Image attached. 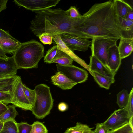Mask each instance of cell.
<instances>
[{
	"instance_id": "22",
	"label": "cell",
	"mask_w": 133,
	"mask_h": 133,
	"mask_svg": "<svg viewBox=\"0 0 133 133\" xmlns=\"http://www.w3.org/2000/svg\"><path fill=\"white\" fill-rule=\"evenodd\" d=\"M94 128L77 122L75 126L68 128L64 133H94Z\"/></svg>"
},
{
	"instance_id": "25",
	"label": "cell",
	"mask_w": 133,
	"mask_h": 133,
	"mask_svg": "<svg viewBox=\"0 0 133 133\" xmlns=\"http://www.w3.org/2000/svg\"><path fill=\"white\" fill-rule=\"evenodd\" d=\"M116 103L121 108L126 107L129 98L127 90L123 89L117 94Z\"/></svg>"
},
{
	"instance_id": "18",
	"label": "cell",
	"mask_w": 133,
	"mask_h": 133,
	"mask_svg": "<svg viewBox=\"0 0 133 133\" xmlns=\"http://www.w3.org/2000/svg\"><path fill=\"white\" fill-rule=\"evenodd\" d=\"M117 13L119 17L125 19L128 14L133 10V8L128 3L123 0H113Z\"/></svg>"
},
{
	"instance_id": "5",
	"label": "cell",
	"mask_w": 133,
	"mask_h": 133,
	"mask_svg": "<svg viewBox=\"0 0 133 133\" xmlns=\"http://www.w3.org/2000/svg\"><path fill=\"white\" fill-rule=\"evenodd\" d=\"M118 40L109 38L92 39L90 46L92 55L108 68L107 60L108 50L111 46L116 45Z\"/></svg>"
},
{
	"instance_id": "24",
	"label": "cell",
	"mask_w": 133,
	"mask_h": 133,
	"mask_svg": "<svg viewBox=\"0 0 133 133\" xmlns=\"http://www.w3.org/2000/svg\"><path fill=\"white\" fill-rule=\"evenodd\" d=\"M17 123L15 119L4 122L0 133H18Z\"/></svg>"
},
{
	"instance_id": "14",
	"label": "cell",
	"mask_w": 133,
	"mask_h": 133,
	"mask_svg": "<svg viewBox=\"0 0 133 133\" xmlns=\"http://www.w3.org/2000/svg\"><path fill=\"white\" fill-rule=\"evenodd\" d=\"M52 84L64 90L71 89L77 84L64 74L57 72L51 78Z\"/></svg>"
},
{
	"instance_id": "10",
	"label": "cell",
	"mask_w": 133,
	"mask_h": 133,
	"mask_svg": "<svg viewBox=\"0 0 133 133\" xmlns=\"http://www.w3.org/2000/svg\"><path fill=\"white\" fill-rule=\"evenodd\" d=\"M62 41L69 49L85 52L88 50L91 45V41L80 38L69 34L59 35Z\"/></svg>"
},
{
	"instance_id": "42",
	"label": "cell",
	"mask_w": 133,
	"mask_h": 133,
	"mask_svg": "<svg viewBox=\"0 0 133 133\" xmlns=\"http://www.w3.org/2000/svg\"></svg>"
},
{
	"instance_id": "21",
	"label": "cell",
	"mask_w": 133,
	"mask_h": 133,
	"mask_svg": "<svg viewBox=\"0 0 133 133\" xmlns=\"http://www.w3.org/2000/svg\"><path fill=\"white\" fill-rule=\"evenodd\" d=\"M73 61V59L70 56L58 49L52 63L66 65L72 64Z\"/></svg>"
},
{
	"instance_id": "20",
	"label": "cell",
	"mask_w": 133,
	"mask_h": 133,
	"mask_svg": "<svg viewBox=\"0 0 133 133\" xmlns=\"http://www.w3.org/2000/svg\"><path fill=\"white\" fill-rule=\"evenodd\" d=\"M19 76L0 77V91L11 93L12 85Z\"/></svg>"
},
{
	"instance_id": "36",
	"label": "cell",
	"mask_w": 133,
	"mask_h": 133,
	"mask_svg": "<svg viewBox=\"0 0 133 133\" xmlns=\"http://www.w3.org/2000/svg\"><path fill=\"white\" fill-rule=\"evenodd\" d=\"M68 106L64 102H61L58 104V109L61 111L63 112L68 109Z\"/></svg>"
},
{
	"instance_id": "13",
	"label": "cell",
	"mask_w": 133,
	"mask_h": 133,
	"mask_svg": "<svg viewBox=\"0 0 133 133\" xmlns=\"http://www.w3.org/2000/svg\"><path fill=\"white\" fill-rule=\"evenodd\" d=\"M18 69L13 56L6 58L0 57V77L16 75Z\"/></svg>"
},
{
	"instance_id": "16",
	"label": "cell",
	"mask_w": 133,
	"mask_h": 133,
	"mask_svg": "<svg viewBox=\"0 0 133 133\" xmlns=\"http://www.w3.org/2000/svg\"><path fill=\"white\" fill-rule=\"evenodd\" d=\"M118 47L121 60L129 56L133 50V39L121 38Z\"/></svg>"
},
{
	"instance_id": "27",
	"label": "cell",
	"mask_w": 133,
	"mask_h": 133,
	"mask_svg": "<svg viewBox=\"0 0 133 133\" xmlns=\"http://www.w3.org/2000/svg\"><path fill=\"white\" fill-rule=\"evenodd\" d=\"M32 125L30 133H47L48 130L42 123L37 121L34 122Z\"/></svg>"
},
{
	"instance_id": "32",
	"label": "cell",
	"mask_w": 133,
	"mask_h": 133,
	"mask_svg": "<svg viewBox=\"0 0 133 133\" xmlns=\"http://www.w3.org/2000/svg\"><path fill=\"white\" fill-rule=\"evenodd\" d=\"M38 37L40 41L44 44L50 45L52 43L53 36L47 33H42Z\"/></svg>"
},
{
	"instance_id": "23",
	"label": "cell",
	"mask_w": 133,
	"mask_h": 133,
	"mask_svg": "<svg viewBox=\"0 0 133 133\" xmlns=\"http://www.w3.org/2000/svg\"><path fill=\"white\" fill-rule=\"evenodd\" d=\"M18 114L16 107L14 105H9L8 109L0 116V122L3 123L10 120H14Z\"/></svg>"
},
{
	"instance_id": "3",
	"label": "cell",
	"mask_w": 133,
	"mask_h": 133,
	"mask_svg": "<svg viewBox=\"0 0 133 133\" xmlns=\"http://www.w3.org/2000/svg\"><path fill=\"white\" fill-rule=\"evenodd\" d=\"M44 47L37 41L21 43L12 56L18 69L36 68L44 56Z\"/></svg>"
},
{
	"instance_id": "40",
	"label": "cell",
	"mask_w": 133,
	"mask_h": 133,
	"mask_svg": "<svg viewBox=\"0 0 133 133\" xmlns=\"http://www.w3.org/2000/svg\"><path fill=\"white\" fill-rule=\"evenodd\" d=\"M125 19L127 20L133 21V10L131 11L128 14Z\"/></svg>"
},
{
	"instance_id": "2",
	"label": "cell",
	"mask_w": 133,
	"mask_h": 133,
	"mask_svg": "<svg viewBox=\"0 0 133 133\" xmlns=\"http://www.w3.org/2000/svg\"><path fill=\"white\" fill-rule=\"evenodd\" d=\"M80 18H71L60 8H50L37 13L30 28L37 37L43 33L52 36L64 34L75 35Z\"/></svg>"
},
{
	"instance_id": "31",
	"label": "cell",
	"mask_w": 133,
	"mask_h": 133,
	"mask_svg": "<svg viewBox=\"0 0 133 133\" xmlns=\"http://www.w3.org/2000/svg\"><path fill=\"white\" fill-rule=\"evenodd\" d=\"M109 133H133V127L129 123L117 129L110 130Z\"/></svg>"
},
{
	"instance_id": "38",
	"label": "cell",
	"mask_w": 133,
	"mask_h": 133,
	"mask_svg": "<svg viewBox=\"0 0 133 133\" xmlns=\"http://www.w3.org/2000/svg\"><path fill=\"white\" fill-rule=\"evenodd\" d=\"M8 0H0V12L6 9Z\"/></svg>"
},
{
	"instance_id": "11",
	"label": "cell",
	"mask_w": 133,
	"mask_h": 133,
	"mask_svg": "<svg viewBox=\"0 0 133 133\" xmlns=\"http://www.w3.org/2000/svg\"><path fill=\"white\" fill-rule=\"evenodd\" d=\"M21 43L11 36L0 38V57H8L6 54L13 53L20 45Z\"/></svg>"
},
{
	"instance_id": "39",
	"label": "cell",
	"mask_w": 133,
	"mask_h": 133,
	"mask_svg": "<svg viewBox=\"0 0 133 133\" xmlns=\"http://www.w3.org/2000/svg\"><path fill=\"white\" fill-rule=\"evenodd\" d=\"M11 36L8 32L0 28V38L3 37H10Z\"/></svg>"
},
{
	"instance_id": "19",
	"label": "cell",
	"mask_w": 133,
	"mask_h": 133,
	"mask_svg": "<svg viewBox=\"0 0 133 133\" xmlns=\"http://www.w3.org/2000/svg\"><path fill=\"white\" fill-rule=\"evenodd\" d=\"M95 81L101 87L109 89L115 82L114 77L106 76L95 71L91 72Z\"/></svg>"
},
{
	"instance_id": "35",
	"label": "cell",
	"mask_w": 133,
	"mask_h": 133,
	"mask_svg": "<svg viewBox=\"0 0 133 133\" xmlns=\"http://www.w3.org/2000/svg\"><path fill=\"white\" fill-rule=\"evenodd\" d=\"M95 133H109L110 131L103 123H97L94 130Z\"/></svg>"
},
{
	"instance_id": "30",
	"label": "cell",
	"mask_w": 133,
	"mask_h": 133,
	"mask_svg": "<svg viewBox=\"0 0 133 133\" xmlns=\"http://www.w3.org/2000/svg\"><path fill=\"white\" fill-rule=\"evenodd\" d=\"M128 116L130 119L133 117V88L129 94V100L126 107Z\"/></svg>"
},
{
	"instance_id": "29",
	"label": "cell",
	"mask_w": 133,
	"mask_h": 133,
	"mask_svg": "<svg viewBox=\"0 0 133 133\" xmlns=\"http://www.w3.org/2000/svg\"><path fill=\"white\" fill-rule=\"evenodd\" d=\"M18 133H30L32 125L25 122L17 123Z\"/></svg>"
},
{
	"instance_id": "37",
	"label": "cell",
	"mask_w": 133,
	"mask_h": 133,
	"mask_svg": "<svg viewBox=\"0 0 133 133\" xmlns=\"http://www.w3.org/2000/svg\"><path fill=\"white\" fill-rule=\"evenodd\" d=\"M8 106L2 102H0V116L8 109Z\"/></svg>"
},
{
	"instance_id": "34",
	"label": "cell",
	"mask_w": 133,
	"mask_h": 133,
	"mask_svg": "<svg viewBox=\"0 0 133 133\" xmlns=\"http://www.w3.org/2000/svg\"><path fill=\"white\" fill-rule=\"evenodd\" d=\"M11 99V93L0 91V102L7 105L10 103Z\"/></svg>"
},
{
	"instance_id": "26",
	"label": "cell",
	"mask_w": 133,
	"mask_h": 133,
	"mask_svg": "<svg viewBox=\"0 0 133 133\" xmlns=\"http://www.w3.org/2000/svg\"><path fill=\"white\" fill-rule=\"evenodd\" d=\"M58 49L56 44L49 49L44 56V62L47 64L52 63V60L55 55Z\"/></svg>"
},
{
	"instance_id": "28",
	"label": "cell",
	"mask_w": 133,
	"mask_h": 133,
	"mask_svg": "<svg viewBox=\"0 0 133 133\" xmlns=\"http://www.w3.org/2000/svg\"><path fill=\"white\" fill-rule=\"evenodd\" d=\"M23 87L28 100L30 104L33 106L36 96L35 90L30 89L23 83Z\"/></svg>"
},
{
	"instance_id": "17",
	"label": "cell",
	"mask_w": 133,
	"mask_h": 133,
	"mask_svg": "<svg viewBox=\"0 0 133 133\" xmlns=\"http://www.w3.org/2000/svg\"><path fill=\"white\" fill-rule=\"evenodd\" d=\"M119 18L122 38L133 39V21Z\"/></svg>"
},
{
	"instance_id": "8",
	"label": "cell",
	"mask_w": 133,
	"mask_h": 133,
	"mask_svg": "<svg viewBox=\"0 0 133 133\" xmlns=\"http://www.w3.org/2000/svg\"><path fill=\"white\" fill-rule=\"evenodd\" d=\"M130 119L125 107L115 111L103 123L109 130H112L129 123Z\"/></svg>"
},
{
	"instance_id": "15",
	"label": "cell",
	"mask_w": 133,
	"mask_h": 133,
	"mask_svg": "<svg viewBox=\"0 0 133 133\" xmlns=\"http://www.w3.org/2000/svg\"><path fill=\"white\" fill-rule=\"evenodd\" d=\"M90 59L88 66L90 72L95 71L104 75L114 77L115 74L94 56H90Z\"/></svg>"
},
{
	"instance_id": "4",
	"label": "cell",
	"mask_w": 133,
	"mask_h": 133,
	"mask_svg": "<svg viewBox=\"0 0 133 133\" xmlns=\"http://www.w3.org/2000/svg\"><path fill=\"white\" fill-rule=\"evenodd\" d=\"M50 88L47 85L43 84L35 87L36 98L31 111L38 119H43L49 114L53 107L54 100Z\"/></svg>"
},
{
	"instance_id": "1",
	"label": "cell",
	"mask_w": 133,
	"mask_h": 133,
	"mask_svg": "<svg viewBox=\"0 0 133 133\" xmlns=\"http://www.w3.org/2000/svg\"><path fill=\"white\" fill-rule=\"evenodd\" d=\"M75 36L88 39L122 38L119 18L113 0L95 4L82 15Z\"/></svg>"
},
{
	"instance_id": "7",
	"label": "cell",
	"mask_w": 133,
	"mask_h": 133,
	"mask_svg": "<svg viewBox=\"0 0 133 133\" xmlns=\"http://www.w3.org/2000/svg\"><path fill=\"white\" fill-rule=\"evenodd\" d=\"M57 71L65 75L77 84L83 83L87 79L88 74L85 70L72 65H64L56 64Z\"/></svg>"
},
{
	"instance_id": "6",
	"label": "cell",
	"mask_w": 133,
	"mask_h": 133,
	"mask_svg": "<svg viewBox=\"0 0 133 133\" xmlns=\"http://www.w3.org/2000/svg\"><path fill=\"white\" fill-rule=\"evenodd\" d=\"M23 84L21 78L19 76L12 86L10 103L22 110L31 111L33 106L29 103L25 95Z\"/></svg>"
},
{
	"instance_id": "9",
	"label": "cell",
	"mask_w": 133,
	"mask_h": 133,
	"mask_svg": "<svg viewBox=\"0 0 133 133\" xmlns=\"http://www.w3.org/2000/svg\"><path fill=\"white\" fill-rule=\"evenodd\" d=\"M60 0H14L17 5L36 13L55 6Z\"/></svg>"
},
{
	"instance_id": "12",
	"label": "cell",
	"mask_w": 133,
	"mask_h": 133,
	"mask_svg": "<svg viewBox=\"0 0 133 133\" xmlns=\"http://www.w3.org/2000/svg\"><path fill=\"white\" fill-rule=\"evenodd\" d=\"M121 60L117 45L110 47L108 52L107 65L109 69L115 74L121 64Z\"/></svg>"
},
{
	"instance_id": "41",
	"label": "cell",
	"mask_w": 133,
	"mask_h": 133,
	"mask_svg": "<svg viewBox=\"0 0 133 133\" xmlns=\"http://www.w3.org/2000/svg\"><path fill=\"white\" fill-rule=\"evenodd\" d=\"M3 123L0 122V131L2 128L3 125Z\"/></svg>"
},
{
	"instance_id": "33",
	"label": "cell",
	"mask_w": 133,
	"mask_h": 133,
	"mask_svg": "<svg viewBox=\"0 0 133 133\" xmlns=\"http://www.w3.org/2000/svg\"><path fill=\"white\" fill-rule=\"evenodd\" d=\"M65 11L68 16L73 18H79L82 16L76 7L74 6L70 7L68 10Z\"/></svg>"
}]
</instances>
